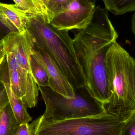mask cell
Returning <instances> with one entry per match:
<instances>
[{"instance_id": "30bf717a", "label": "cell", "mask_w": 135, "mask_h": 135, "mask_svg": "<svg viewBox=\"0 0 135 135\" xmlns=\"http://www.w3.org/2000/svg\"><path fill=\"white\" fill-rule=\"evenodd\" d=\"M0 82L4 85L7 91L9 104L14 116L20 125L29 123L32 118L27 111V107L22 100L13 92L10 85L9 70L6 57L0 65Z\"/></svg>"}, {"instance_id": "e0dca14e", "label": "cell", "mask_w": 135, "mask_h": 135, "mask_svg": "<svg viewBox=\"0 0 135 135\" xmlns=\"http://www.w3.org/2000/svg\"><path fill=\"white\" fill-rule=\"evenodd\" d=\"M120 135H135V112L125 120Z\"/></svg>"}, {"instance_id": "ffe728a7", "label": "cell", "mask_w": 135, "mask_h": 135, "mask_svg": "<svg viewBox=\"0 0 135 135\" xmlns=\"http://www.w3.org/2000/svg\"><path fill=\"white\" fill-rule=\"evenodd\" d=\"M6 54L2 43L0 44V65L4 59Z\"/></svg>"}, {"instance_id": "ba28073f", "label": "cell", "mask_w": 135, "mask_h": 135, "mask_svg": "<svg viewBox=\"0 0 135 135\" xmlns=\"http://www.w3.org/2000/svg\"><path fill=\"white\" fill-rule=\"evenodd\" d=\"M31 54L46 71L50 80L49 87L66 97L74 98V90L66 77L48 54L33 41Z\"/></svg>"}, {"instance_id": "2e32d148", "label": "cell", "mask_w": 135, "mask_h": 135, "mask_svg": "<svg viewBox=\"0 0 135 135\" xmlns=\"http://www.w3.org/2000/svg\"><path fill=\"white\" fill-rule=\"evenodd\" d=\"M74 0H47L46 5L47 17L49 20L53 17L64 11Z\"/></svg>"}, {"instance_id": "5b68a950", "label": "cell", "mask_w": 135, "mask_h": 135, "mask_svg": "<svg viewBox=\"0 0 135 135\" xmlns=\"http://www.w3.org/2000/svg\"><path fill=\"white\" fill-rule=\"evenodd\" d=\"M127 119L106 113L60 120L42 115L35 120V135H120Z\"/></svg>"}, {"instance_id": "8fae6325", "label": "cell", "mask_w": 135, "mask_h": 135, "mask_svg": "<svg viewBox=\"0 0 135 135\" xmlns=\"http://www.w3.org/2000/svg\"><path fill=\"white\" fill-rule=\"evenodd\" d=\"M27 15L16 4L0 2V21L10 32H22L26 30Z\"/></svg>"}, {"instance_id": "9a60e30c", "label": "cell", "mask_w": 135, "mask_h": 135, "mask_svg": "<svg viewBox=\"0 0 135 135\" xmlns=\"http://www.w3.org/2000/svg\"><path fill=\"white\" fill-rule=\"evenodd\" d=\"M17 8L28 16L41 14L47 17L41 5L36 0H13Z\"/></svg>"}, {"instance_id": "9c48e42d", "label": "cell", "mask_w": 135, "mask_h": 135, "mask_svg": "<svg viewBox=\"0 0 135 135\" xmlns=\"http://www.w3.org/2000/svg\"><path fill=\"white\" fill-rule=\"evenodd\" d=\"M1 40L5 54H13L19 65L31 72L29 59L32 41L27 30L21 32H10Z\"/></svg>"}, {"instance_id": "7c38bea8", "label": "cell", "mask_w": 135, "mask_h": 135, "mask_svg": "<svg viewBox=\"0 0 135 135\" xmlns=\"http://www.w3.org/2000/svg\"><path fill=\"white\" fill-rule=\"evenodd\" d=\"M19 127L9 104L1 111L0 135H15Z\"/></svg>"}, {"instance_id": "d4e9b609", "label": "cell", "mask_w": 135, "mask_h": 135, "mask_svg": "<svg viewBox=\"0 0 135 135\" xmlns=\"http://www.w3.org/2000/svg\"><path fill=\"white\" fill-rule=\"evenodd\" d=\"M1 111H0V119H1Z\"/></svg>"}, {"instance_id": "277c9868", "label": "cell", "mask_w": 135, "mask_h": 135, "mask_svg": "<svg viewBox=\"0 0 135 135\" xmlns=\"http://www.w3.org/2000/svg\"><path fill=\"white\" fill-rule=\"evenodd\" d=\"M46 105L42 116L60 120L98 115L105 113L103 104L93 96L87 85L74 90L75 97L68 98L49 86H38Z\"/></svg>"}, {"instance_id": "cb8c5ba5", "label": "cell", "mask_w": 135, "mask_h": 135, "mask_svg": "<svg viewBox=\"0 0 135 135\" xmlns=\"http://www.w3.org/2000/svg\"><path fill=\"white\" fill-rule=\"evenodd\" d=\"M87 1H89V2L93 3V4H95L97 0H87Z\"/></svg>"}, {"instance_id": "44dd1931", "label": "cell", "mask_w": 135, "mask_h": 135, "mask_svg": "<svg viewBox=\"0 0 135 135\" xmlns=\"http://www.w3.org/2000/svg\"><path fill=\"white\" fill-rule=\"evenodd\" d=\"M10 32L0 21V33H4L6 35Z\"/></svg>"}, {"instance_id": "5bb4252c", "label": "cell", "mask_w": 135, "mask_h": 135, "mask_svg": "<svg viewBox=\"0 0 135 135\" xmlns=\"http://www.w3.org/2000/svg\"><path fill=\"white\" fill-rule=\"evenodd\" d=\"M29 62L31 73L37 85L49 86L50 80L46 71L32 54L29 57Z\"/></svg>"}, {"instance_id": "3957f363", "label": "cell", "mask_w": 135, "mask_h": 135, "mask_svg": "<svg viewBox=\"0 0 135 135\" xmlns=\"http://www.w3.org/2000/svg\"><path fill=\"white\" fill-rule=\"evenodd\" d=\"M106 66L111 94L105 111L127 119L135 112V59L114 42L107 52Z\"/></svg>"}, {"instance_id": "7a4b0ae2", "label": "cell", "mask_w": 135, "mask_h": 135, "mask_svg": "<svg viewBox=\"0 0 135 135\" xmlns=\"http://www.w3.org/2000/svg\"><path fill=\"white\" fill-rule=\"evenodd\" d=\"M26 29L34 43L41 47L54 60L75 90L86 85L85 78L68 31L51 24L46 16L28 17Z\"/></svg>"}, {"instance_id": "8992f818", "label": "cell", "mask_w": 135, "mask_h": 135, "mask_svg": "<svg viewBox=\"0 0 135 135\" xmlns=\"http://www.w3.org/2000/svg\"><path fill=\"white\" fill-rule=\"evenodd\" d=\"M6 57L13 92L27 108H34L38 102L39 89L31 73L19 65L12 53H6Z\"/></svg>"}, {"instance_id": "4fadbf2b", "label": "cell", "mask_w": 135, "mask_h": 135, "mask_svg": "<svg viewBox=\"0 0 135 135\" xmlns=\"http://www.w3.org/2000/svg\"><path fill=\"white\" fill-rule=\"evenodd\" d=\"M105 8L114 15L119 16L135 12V0H103Z\"/></svg>"}, {"instance_id": "d6986e66", "label": "cell", "mask_w": 135, "mask_h": 135, "mask_svg": "<svg viewBox=\"0 0 135 135\" xmlns=\"http://www.w3.org/2000/svg\"><path fill=\"white\" fill-rule=\"evenodd\" d=\"M9 104L7 91L4 85L0 82V111Z\"/></svg>"}, {"instance_id": "7402d4cb", "label": "cell", "mask_w": 135, "mask_h": 135, "mask_svg": "<svg viewBox=\"0 0 135 135\" xmlns=\"http://www.w3.org/2000/svg\"><path fill=\"white\" fill-rule=\"evenodd\" d=\"M40 5L42 7L44 11L46 14V5L47 2V0H36ZM47 16V14H46Z\"/></svg>"}, {"instance_id": "484cf974", "label": "cell", "mask_w": 135, "mask_h": 135, "mask_svg": "<svg viewBox=\"0 0 135 135\" xmlns=\"http://www.w3.org/2000/svg\"><path fill=\"white\" fill-rule=\"evenodd\" d=\"M1 43V40H0V44Z\"/></svg>"}, {"instance_id": "6da1fadb", "label": "cell", "mask_w": 135, "mask_h": 135, "mask_svg": "<svg viewBox=\"0 0 135 135\" xmlns=\"http://www.w3.org/2000/svg\"><path fill=\"white\" fill-rule=\"evenodd\" d=\"M118 37L109 18L108 9L98 5L95 7L90 23L79 30L73 39L86 85L103 106L108 102L111 94L106 55Z\"/></svg>"}, {"instance_id": "603a6c76", "label": "cell", "mask_w": 135, "mask_h": 135, "mask_svg": "<svg viewBox=\"0 0 135 135\" xmlns=\"http://www.w3.org/2000/svg\"><path fill=\"white\" fill-rule=\"evenodd\" d=\"M132 29L135 38V12L132 19Z\"/></svg>"}, {"instance_id": "52a82bcc", "label": "cell", "mask_w": 135, "mask_h": 135, "mask_svg": "<svg viewBox=\"0 0 135 135\" xmlns=\"http://www.w3.org/2000/svg\"><path fill=\"white\" fill-rule=\"evenodd\" d=\"M95 4L87 0H74L64 11L55 15L49 23L59 30L82 29L90 22Z\"/></svg>"}, {"instance_id": "ac0fdd59", "label": "cell", "mask_w": 135, "mask_h": 135, "mask_svg": "<svg viewBox=\"0 0 135 135\" xmlns=\"http://www.w3.org/2000/svg\"><path fill=\"white\" fill-rule=\"evenodd\" d=\"M35 121L34 120L31 124L25 123L20 125L15 135H35Z\"/></svg>"}]
</instances>
